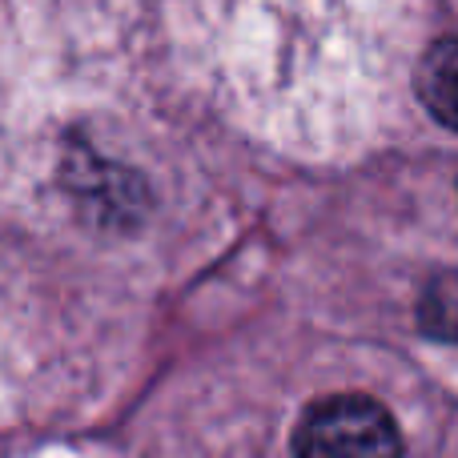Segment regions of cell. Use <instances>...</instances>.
Instances as JSON below:
<instances>
[{"instance_id": "2", "label": "cell", "mask_w": 458, "mask_h": 458, "mask_svg": "<svg viewBox=\"0 0 458 458\" xmlns=\"http://www.w3.org/2000/svg\"><path fill=\"white\" fill-rule=\"evenodd\" d=\"M414 89H419L422 105L435 113L438 125L458 133V40H435L422 53V64L414 72Z\"/></svg>"}, {"instance_id": "1", "label": "cell", "mask_w": 458, "mask_h": 458, "mask_svg": "<svg viewBox=\"0 0 458 458\" xmlns=\"http://www.w3.org/2000/svg\"><path fill=\"white\" fill-rule=\"evenodd\" d=\"M403 446L386 406L362 394L322 398L293 430L298 454H394Z\"/></svg>"}]
</instances>
